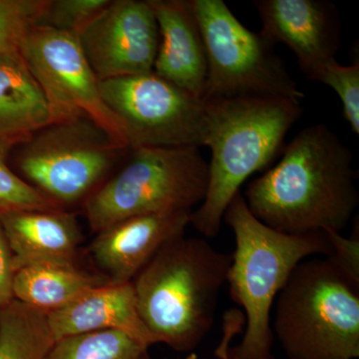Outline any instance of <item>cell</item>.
Returning <instances> with one entry per match:
<instances>
[{"instance_id": "obj_12", "label": "cell", "mask_w": 359, "mask_h": 359, "mask_svg": "<svg viewBox=\"0 0 359 359\" xmlns=\"http://www.w3.org/2000/svg\"><path fill=\"white\" fill-rule=\"evenodd\" d=\"M192 212L130 217L99 231L88 248L96 271L112 285L132 283L161 248L185 235Z\"/></svg>"}, {"instance_id": "obj_17", "label": "cell", "mask_w": 359, "mask_h": 359, "mask_svg": "<svg viewBox=\"0 0 359 359\" xmlns=\"http://www.w3.org/2000/svg\"><path fill=\"white\" fill-rule=\"evenodd\" d=\"M108 283L105 276L95 269L85 268L80 259L48 262L16 271L13 295L16 301L48 314Z\"/></svg>"}, {"instance_id": "obj_22", "label": "cell", "mask_w": 359, "mask_h": 359, "mask_svg": "<svg viewBox=\"0 0 359 359\" xmlns=\"http://www.w3.org/2000/svg\"><path fill=\"white\" fill-rule=\"evenodd\" d=\"M13 147V144L0 140V212L62 209L45 198L14 172L8 164V158Z\"/></svg>"}, {"instance_id": "obj_20", "label": "cell", "mask_w": 359, "mask_h": 359, "mask_svg": "<svg viewBox=\"0 0 359 359\" xmlns=\"http://www.w3.org/2000/svg\"><path fill=\"white\" fill-rule=\"evenodd\" d=\"M45 359H150L148 348L117 330L71 335L54 341Z\"/></svg>"}, {"instance_id": "obj_18", "label": "cell", "mask_w": 359, "mask_h": 359, "mask_svg": "<svg viewBox=\"0 0 359 359\" xmlns=\"http://www.w3.org/2000/svg\"><path fill=\"white\" fill-rule=\"evenodd\" d=\"M52 121L50 106L22 57L0 60V140L15 146Z\"/></svg>"}, {"instance_id": "obj_15", "label": "cell", "mask_w": 359, "mask_h": 359, "mask_svg": "<svg viewBox=\"0 0 359 359\" xmlns=\"http://www.w3.org/2000/svg\"><path fill=\"white\" fill-rule=\"evenodd\" d=\"M16 271L30 264L80 259L83 243L77 215L66 209L0 212Z\"/></svg>"}, {"instance_id": "obj_19", "label": "cell", "mask_w": 359, "mask_h": 359, "mask_svg": "<svg viewBox=\"0 0 359 359\" xmlns=\"http://www.w3.org/2000/svg\"><path fill=\"white\" fill-rule=\"evenodd\" d=\"M54 341L46 313L16 299L0 311V359H45Z\"/></svg>"}, {"instance_id": "obj_25", "label": "cell", "mask_w": 359, "mask_h": 359, "mask_svg": "<svg viewBox=\"0 0 359 359\" xmlns=\"http://www.w3.org/2000/svg\"><path fill=\"white\" fill-rule=\"evenodd\" d=\"M332 248L330 255L332 261L337 264L346 278L359 287V236L353 233L349 238L341 233L327 231L325 233Z\"/></svg>"}, {"instance_id": "obj_6", "label": "cell", "mask_w": 359, "mask_h": 359, "mask_svg": "<svg viewBox=\"0 0 359 359\" xmlns=\"http://www.w3.org/2000/svg\"><path fill=\"white\" fill-rule=\"evenodd\" d=\"M85 201L94 233L130 217L194 211L205 200L209 165L199 147H139Z\"/></svg>"}, {"instance_id": "obj_7", "label": "cell", "mask_w": 359, "mask_h": 359, "mask_svg": "<svg viewBox=\"0 0 359 359\" xmlns=\"http://www.w3.org/2000/svg\"><path fill=\"white\" fill-rule=\"evenodd\" d=\"M15 172L59 208L83 205L128 150L88 117L52 122L13 147Z\"/></svg>"}, {"instance_id": "obj_11", "label": "cell", "mask_w": 359, "mask_h": 359, "mask_svg": "<svg viewBox=\"0 0 359 359\" xmlns=\"http://www.w3.org/2000/svg\"><path fill=\"white\" fill-rule=\"evenodd\" d=\"M99 81L152 72L159 27L149 0H114L77 34Z\"/></svg>"}, {"instance_id": "obj_3", "label": "cell", "mask_w": 359, "mask_h": 359, "mask_svg": "<svg viewBox=\"0 0 359 359\" xmlns=\"http://www.w3.org/2000/svg\"><path fill=\"white\" fill-rule=\"evenodd\" d=\"M233 255L201 238H174L133 280L142 320L158 344L193 351L214 325L219 290L226 283Z\"/></svg>"}, {"instance_id": "obj_9", "label": "cell", "mask_w": 359, "mask_h": 359, "mask_svg": "<svg viewBox=\"0 0 359 359\" xmlns=\"http://www.w3.org/2000/svg\"><path fill=\"white\" fill-rule=\"evenodd\" d=\"M99 86L104 102L124 126L129 150L205 146L204 100L154 71L99 81Z\"/></svg>"}, {"instance_id": "obj_14", "label": "cell", "mask_w": 359, "mask_h": 359, "mask_svg": "<svg viewBox=\"0 0 359 359\" xmlns=\"http://www.w3.org/2000/svg\"><path fill=\"white\" fill-rule=\"evenodd\" d=\"M159 27V46L153 71L202 99L207 55L190 0H149Z\"/></svg>"}, {"instance_id": "obj_21", "label": "cell", "mask_w": 359, "mask_h": 359, "mask_svg": "<svg viewBox=\"0 0 359 359\" xmlns=\"http://www.w3.org/2000/svg\"><path fill=\"white\" fill-rule=\"evenodd\" d=\"M48 0H0V60L21 58L28 32L39 25Z\"/></svg>"}, {"instance_id": "obj_23", "label": "cell", "mask_w": 359, "mask_h": 359, "mask_svg": "<svg viewBox=\"0 0 359 359\" xmlns=\"http://www.w3.org/2000/svg\"><path fill=\"white\" fill-rule=\"evenodd\" d=\"M309 80L334 90L344 107V115L353 133L359 134V61L342 65L332 59L320 66Z\"/></svg>"}, {"instance_id": "obj_4", "label": "cell", "mask_w": 359, "mask_h": 359, "mask_svg": "<svg viewBox=\"0 0 359 359\" xmlns=\"http://www.w3.org/2000/svg\"><path fill=\"white\" fill-rule=\"evenodd\" d=\"M205 146L211 150L209 183L191 224L204 237L221 231L224 211L245 180L271 164L287 132L301 118L299 101L287 98L237 97L204 100Z\"/></svg>"}, {"instance_id": "obj_16", "label": "cell", "mask_w": 359, "mask_h": 359, "mask_svg": "<svg viewBox=\"0 0 359 359\" xmlns=\"http://www.w3.org/2000/svg\"><path fill=\"white\" fill-rule=\"evenodd\" d=\"M46 316L54 340L87 332L117 330L147 348L158 344L139 314L132 283H108L96 287Z\"/></svg>"}, {"instance_id": "obj_13", "label": "cell", "mask_w": 359, "mask_h": 359, "mask_svg": "<svg viewBox=\"0 0 359 359\" xmlns=\"http://www.w3.org/2000/svg\"><path fill=\"white\" fill-rule=\"evenodd\" d=\"M254 6L263 25L262 34L273 44L287 45L309 79L335 58L340 22L334 4L321 0H256Z\"/></svg>"}, {"instance_id": "obj_24", "label": "cell", "mask_w": 359, "mask_h": 359, "mask_svg": "<svg viewBox=\"0 0 359 359\" xmlns=\"http://www.w3.org/2000/svg\"><path fill=\"white\" fill-rule=\"evenodd\" d=\"M110 0H48L39 25L78 34Z\"/></svg>"}, {"instance_id": "obj_5", "label": "cell", "mask_w": 359, "mask_h": 359, "mask_svg": "<svg viewBox=\"0 0 359 359\" xmlns=\"http://www.w3.org/2000/svg\"><path fill=\"white\" fill-rule=\"evenodd\" d=\"M273 309V337L287 358H359V287L332 257L297 264Z\"/></svg>"}, {"instance_id": "obj_26", "label": "cell", "mask_w": 359, "mask_h": 359, "mask_svg": "<svg viewBox=\"0 0 359 359\" xmlns=\"http://www.w3.org/2000/svg\"><path fill=\"white\" fill-rule=\"evenodd\" d=\"M15 273L13 255L0 221V311L14 299L13 280Z\"/></svg>"}, {"instance_id": "obj_2", "label": "cell", "mask_w": 359, "mask_h": 359, "mask_svg": "<svg viewBox=\"0 0 359 359\" xmlns=\"http://www.w3.org/2000/svg\"><path fill=\"white\" fill-rule=\"evenodd\" d=\"M223 221L235 236L226 283L231 299L244 309V337L237 346L216 349L219 359H276L271 311L295 266L313 257H330L325 233L290 235L262 223L250 212L242 192L236 194Z\"/></svg>"}, {"instance_id": "obj_1", "label": "cell", "mask_w": 359, "mask_h": 359, "mask_svg": "<svg viewBox=\"0 0 359 359\" xmlns=\"http://www.w3.org/2000/svg\"><path fill=\"white\" fill-rule=\"evenodd\" d=\"M353 159L327 125H311L285 146L275 167L250 182L245 204L280 233H341L359 204Z\"/></svg>"}, {"instance_id": "obj_27", "label": "cell", "mask_w": 359, "mask_h": 359, "mask_svg": "<svg viewBox=\"0 0 359 359\" xmlns=\"http://www.w3.org/2000/svg\"><path fill=\"white\" fill-rule=\"evenodd\" d=\"M186 359H199V358H198L197 354L192 353L189 354V355L187 356Z\"/></svg>"}, {"instance_id": "obj_10", "label": "cell", "mask_w": 359, "mask_h": 359, "mask_svg": "<svg viewBox=\"0 0 359 359\" xmlns=\"http://www.w3.org/2000/svg\"><path fill=\"white\" fill-rule=\"evenodd\" d=\"M21 57L50 106L52 122L88 117L129 150L124 126L104 102L77 34L34 26L21 47Z\"/></svg>"}, {"instance_id": "obj_8", "label": "cell", "mask_w": 359, "mask_h": 359, "mask_svg": "<svg viewBox=\"0 0 359 359\" xmlns=\"http://www.w3.org/2000/svg\"><path fill=\"white\" fill-rule=\"evenodd\" d=\"M199 25L207 79L203 100L263 97L299 101L304 94L287 72L273 45L250 32L223 0H190Z\"/></svg>"}]
</instances>
